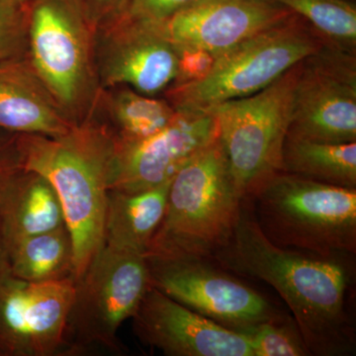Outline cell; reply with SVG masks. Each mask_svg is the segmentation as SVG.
<instances>
[{
	"label": "cell",
	"instance_id": "obj_2",
	"mask_svg": "<svg viewBox=\"0 0 356 356\" xmlns=\"http://www.w3.org/2000/svg\"><path fill=\"white\" fill-rule=\"evenodd\" d=\"M24 170L46 177L62 205L74 245V282L104 245L115 143L93 117L58 136L19 134Z\"/></svg>",
	"mask_w": 356,
	"mask_h": 356
},
{
	"label": "cell",
	"instance_id": "obj_9",
	"mask_svg": "<svg viewBox=\"0 0 356 356\" xmlns=\"http://www.w3.org/2000/svg\"><path fill=\"white\" fill-rule=\"evenodd\" d=\"M151 286L233 331L282 318L273 304L213 259L146 254Z\"/></svg>",
	"mask_w": 356,
	"mask_h": 356
},
{
	"label": "cell",
	"instance_id": "obj_20",
	"mask_svg": "<svg viewBox=\"0 0 356 356\" xmlns=\"http://www.w3.org/2000/svg\"><path fill=\"white\" fill-rule=\"evenodd\" d=\"M11 273L32 283L74 281V254L67 226L44 232L8 247Z\"/></svg>",
	"mask_w": 356,
	"mask_h": 356
},
{
	"label": "cell",
	"instance_id": "obj_27",
	"mask_svg": "<svg viewBox=\"0 0 356 356\" xmlns=\"http://www.w3.org/2000/svg\"><path fill=\"white\" fill-rule=\"evenodd\" d=\"M18 137L19 134L0 129V188L23 170Z\"/></svg>",
	"mask_w": 356,
	"mask_h": 356
},
{
	"label": "cell",
	"instance_id": "obj_25",
	"mask_svg": "<svg viewBox=\"0 0 356 356\" xmlns=\"http://www.w3.org/2000/svg\"><path fill=\"white\" fill-rule=\"evenodd\" d=\"M95 31L113 24L130 10L131 0H74Z\"/></svg>",
	"mask_w": 356,
	"mask_h": 356
},
{
	"label": "cell",
	"instance_id": "obj_31",
	"mask_svg": "<svg viewBox=\"0 0 356 356\" xmlns=\"http://www.w3.org/2000/svg\"><path fill=\"white\" fill-rule=\"evenodd\" d=\"M0 356H1V355H0Z\"/></svg>",
	"mask_w": 356,
	"mask_h": 356
},
{
	"label": "cell",
	"instance_id": "obj_24",
	"mask_svg": "<svg viewBox=\"0 0 356 356\" xmlns=\"http://www.w3.org/2000/svg\"><path fill=\"white\" fill-rule=\"evenodd\" d=\"M25 9L13 15L0 16V65L26 54Z\"/></svg>",
	"mask_w": 356,
	"mask_h": 356
},
{
	"label": "cell",
	"instance_id": "obj_4",
	"mask_svg": "<svg viewBox=\"0 0 356 356\" xmlns=\"http://www.w3.org/2000/svg\"><path fill=\"white\" fill-rule=\"evenodd\" d=\"M243 200L218 138L173 177L147 254L213 259L233 236Z\"/></svg>",
	"mask_w": 356,
	"mask_h": 356
},
{
	"label": "cell",
	"instance_id": "obj_15",
	"mask_svg": "<svg viewBox=\"0 0 356 356\" xmlns=\"http://www.w3.org/2000/svg\"><path fill=\"white\" fill-rule=\"evenodd\" d=\"M292 15L286 7L270 0H195L165 24L177 51H205L216 60Z\"/></svg>",
	"mask_w": 356,
	"mask_h": 356
},
{
	"label": "cell",
	"instance_id": "obj_11",
	"mask_svg": "<svg viewBox=\"0 0 356 356\" xmlns=\"http://www.w3.org/2000/svg\"><path fill=\"white\" fill-rule=\"evenodd\" d=\"M95 65L102 88L126 86L161 96L177 79L178 51L165 21L128 13L96 31Z\"/></svg>",
	"mask_w": 356,
	"mask_h": 356
},
{
	"label": "cell",
	"instance_id": "obj_26",
	"mask_svg": "<svg viewBox=\"0 0 356 356\" xmlns=\"http://www.w3.org/2000/svg\"><path fill=\"white\" fill-rule=\"evenodd\" d=\"M177 51L178 72L177 79L172 86L192 83L203 79L209 72L215 62V58L205 51L179 50Z\"/></svg>",
	"mask_w": 356,
	"mask_h": 356
},
{
	"label": "cell",
	"instance_id": "obj_21",
	"mask_svg": "<svg viewBox=\"0 0 356 356\" xmlns=\"http://www.w3.org/2000/svg\"><path fill=\"white\" fill-rule=\"evenodd\" d=\"M281 172L356 188V142L327 144L287 135Z\"/></svg>",
	"mask_w": 356,
	"mask_h": 356
},
{
	"label": "cell",
	"instance_id": "obj_17",
	"mask_svg": "<svg viewBox=\"0 0 356 356\" xmlns=\"http://www.w3.org/2000/svg\"><path fill=\"white\" fill-rule=\"evenodd\" d=\"M64 225L57 192L40 173L23 168L0 188V227L8 247Z\"/></svg>",
	"mask_w": 356,
	"mask_h": 356
},
{
	"label": "cell",
	"instance_id": "obj_10",
	"mask_svg": "<svg viewBox=\"0 0 356 356\" xmlns=\"http://www.w3.org/2000/svg\"><path fill=\"white\" fill-rule=\"evenodd\" d=\"M288 135L327 144L356 142L355 53L325 43L302 60Z\"/></svg>",
	"mask_w": 356,
	"mask_h": 356
},
{
	"label": "cell",
	"instance_id": "obj_30",
	"mask_svg": "<svg viewBox=\"0 0 356 356\" xmlns=\"http://www.w3.org/2000/svg\"><path fill=\"white\" fill-rule=\"evenodd\" d=\"M31 0H0V16L13 15L24 10Z\"/></svg>",
	"mask_w": 356,
	"mask_h": 356
},
{
	"label": "cell",
	"instance_id": "obj_6",
	"mask_svg": "<svg viewBox=\"0 0 356 356\" xmlns=\"http://www.w3.org/2000/svg\"><path fill=\"white\" fill-rule=\"evenodd\" d=\"M325 43L307 21L294 14L217 58L203 79L170 86L161 96L175 111L205 112L259 92Z\"/></svg>",
	"mask_w": 356,
	"mask_h": 356
},
{
	"label": "cell",
	"instance_id": "obj_5",
	"mask_svg": "<svg viewBox=\"0 0 356 356\" xmlns=\"http://www.w3.org/2000/svg\"><path fill=\"white\" fill-rule=\"evenodd\" d=\"M32 69L74 125L89 118L99 95L95 28L74 0H31L25 9Z\"/></svg>",
	"mask_w": 356,
	"mask_h": 356
},
{
	"label": "cell",
	"instance_id": "obj_19",
	"mask_svg": "<svg viewBox=\"0 0 356 356\" xmlns=\"http://www.w3.org/2000/svg\"><path fill=\"white\" fill-rule=\"evenodd\" d=\"M170 182L142 191H110L105 213V245L146 254L165 216Z\"/></svg>",
	"mask_w": 356,
	"mask_h": 356
},
{
	"label": "cell",
	"instance_id": "obj_7",
	"mask_svg": "<svg viewBox=\"0 0 356 356\" xmlns=\"http://www.w3.org/2000/svg\"><path fill=\"white\" fill-rule=\"evenodd\" d=\"M300 64L254 95L207 110L216 119L219 139L243 198L281 172Z\"/></svg>",
	"mask_w": 356,
	"mask_h": 356
},
{
	"label": "cell",
	"instance_id": "obj_18",
	"mask_svg": "<svg viewBox=\"0 0 356 356\" xmlns=\"http://www.w3.org/2000/svg\"><path fill=\"white\" fill-rule=\"evenodd\" d=\"M175 116L177 111L163 96L116 86L102 88L90 117L106 128L115 144H127L151 137Z\"/></svg>",
	"mask_w": 356,
	"mask_h": 356
},
{
	"label": "cell",
	"instance_id": "obj_16",
	"mask_svg": "<svg viewBox=\"0 0 356 356\" xmlns=\"http://www.w3.org/2000/svg\"><path fill=\"white\" fill-rule=\"evenodd\" d=\"M74 126L32 69L26 54L0 65V129L58 136Z\"/></svg>",
	"mask_w": 356,
	"mask_h": 356
},
{
	"label": "cell",
	"instance_id": "obj_1",
	"mask_svg": "<svg viewBox=\"0 0 356 356\" xmlns=\"http://www.w3.org/2000/svg\"><path fill=\"white\" fill-rule=\"evenodd\" d=\"M213 259L231 273L273 286L291 310L311 355L355 351L353 257H321L274 245L245 199L233 236Z\"/></svg>",
	"mask_w": 356,
	"mask_h": 356
},
{
	"label": "cell",
	"instance_id": "obj_3",
	"mask_svg": "<svg viewBox=\"0 0 356 356\" xmlns=\"http://www.w3.org/2000/svg\"><path fill=\"white\" fill-rule=\"evenodd\" d=\"M245 199L274 245L321 257H355L356 188L280 172Z\"/></svg>",
	"mask_w": 356,
	"mask_h": 356
},
{
	"label": "cell",
	"instance_id": "obj_12",
	"mask_svg": "<svg viewBox=\"0 0 356 356\" xmlns=\"http://www.w3.org/2000/svg\"><path fill=\"white\" fill-rule=\"evenodd\" d=\"M74 280L32 283L13 275L0 282V355H67L65 327Z\"/></svg>",
	"mask_w": 356,
	"mask_h": 356
},
{
	"label": "cell",
	"instance_id": "obj_13",
	"mask_svg": "<svg viewBox=\"0 0 356 356\" xmlns=\"http://www.w3.org/2000/svg\"><path fill=\"white\" fill-rule=\"evenodd\" d=\"M218 138L216 119L210 112L177 111L175 119L151 137L115 144L109 191H147L170 181Z\"/></svg>",
	"mask_w": 356,
	"mask_h": 356
},
{
	"label": "cell",
	"instance_id": "obj_23",
	"mask_svg": "<svg viewBox=\"0 0 356 356\" xmlns=\"http://www.w3.org/2000/svg\"><path fill=\"white\" fill-rule=\"evenodd\" d=\"M250 341L254 356H310L295 321L284 318L259 323L241 332Z\"/></svg>",
	"mask_w": 356,
	"mask_h": 356
},
{
	"label": "cell",
	"instance_id": "obj_22",
	"mask_svg": "<svg viewBox=\"0 0 356 356\" xmlns=\"http://www.w3.org/2000/svg\"><path fill=\"white\" fill-rule=\"evenodd\" d=\"M303 18L324 39L355 54L356 8L346 0H270Z\"/></svg>",
	"mask_w": 356,
	"mask_h": 356
},
{
	"label": "cell",
	"instance_id": "obj_8",
	"mask_svg": "<svg viewBox=\"0 0 356 356\" xmlns=\"http://www.w3.org/2000/svg\"><path fill=\"white\" fill-rule=\"evenodd\" d=\"M151 287L146 254L103 245L76 282L65 327L67 355L118 350L117 334Z\"/></svg>",
	"mask_w": 356,
	"mask_h": 356
},
{
	"label": "cell",
	"instance_id": "obj_28",
	"mask_svg": "<svg viewBox=\"0 0 356 356\" xmlns=\"http://www.w3.org/2000/svg\"><path fill=\"white\" fill-rule=\"evenodd\" d=\"M195 0H131L129 13L140 18L166 21Z\"/></svg>",
	"mask_w": 356,
	"mask_h": 356
},
{
	"label": "cell",
	"instance_id": "obj_29",
	"mask_svg": "<svg viewBox=\"0 0 356 356\" xmlns=\"http://www.w3.org/2000/svg\"><path fill=\"white\" fill-rule=\"evenodd\" d=\"M11 274L10 259H9L8 245L6 236L0 227V282Z\"/></svg>",
	"mask_w": 356,
	"mask_h": 356
},
{
	"label": "cell",
	"instance_id": "obj_14",
	"mask_svg": "<svg viewBox=\"0 0 356 356\" xmlns=\"http://www.w3.org/2000/svg\"><path fill=\"white\" fill-rule=\"evenodd\" d=\"M134 332L168 356H254L247 337L151 286L134 314Z\"/></svg>",
	"mask_w": 356,
	"mask_h": 356
}]
</instances>
